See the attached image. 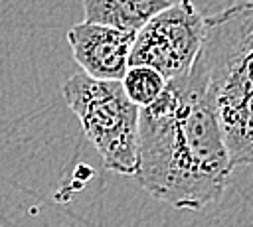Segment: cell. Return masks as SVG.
Masks as SVG:
<instances>
[{
    "label": "cell",
    "instance_id": "5b68a950",
    "mask_svg": "<svg viewBox=\"0 0 253 227\" xmlns=\"http://www.w3.org/2000/svg\"><path fill=\"white\" fill-rule=\"evenodd\" d=\"M134 36V32H123L85 20L67 30L73 59L81 65L83 73L115 81H121L128 67Z\"/></svg>",
    "mask_w": 253,
    "mask_h": 227
},
{
    "label": "cell",
    "instance_id": "277c9868",
    "mask_svg": "<svg viewBox=\"0 0 253 227\" xmlns=\"http://www.w3.org/2000/svg\"><path fill=\"white\" fill-rule=\"evenodd\" d=\"M204 30V16L192 0L168 4L136 32L128 67L148 65L166 81L184 75L200 51Z\"/></svg>",
    "mask_w": 253,
    "mask_h": 227
},
{
    "label": "cell",
    "instance_id": "52a82bcc",
    "mask_svg": "<svg viewBox=\"0 0 253 227\" xmlns=\"http://www.w3.org/2000/svg\"><path fill=\"white\" fill-rule=\"evenodd\" d=\"M121 83H123L126 97L140 109V107L150 105L162 93L166 79L148 65H130L126 67Z\"/></svg>",
    "mask_w": 253,
    "mask_h": 227
},
{
    "label": "cell",
    "instance_id": "8992f818",
    "mask_svg": "<svg viewBox=\"0 0 253 227\" xmlns=\"http://www.w3.org/2000/svg\"><path fill=\"white\" fill-rule=\"evenodd\" d=\"M168 4L170 0H83V14L85 22L136 34Z\"/></svg>",
    "mask_w": 253,
    "mask_h": 227
},
{
    "label": "cell",
    "instance_id": "3957f363",
    "mask_svg": "<svg viewBox=\"0 0 253 227\" xmlns=\"http://www.w3.org/2000/svg\"><path fill=\"white\" fill-rule=\"evenodd\" d=\"M61 93L105 168L132 176L138 162V107L126 97L123 83L75 73Z\"/></svg>",
    "mask_w": 253,
    "mask_h": 227
},
{
    "label": "cell",
    "instance_id": "7a4b0ae2",
    "mask_svg": "<svg viewBox=\"0 0 253 227\" xmlns=\"http://www.w3.org/2000/svg\"><path fill=\"white\" fill-rule=\"evenodd\" d=\"M192 63L213 105L229 164L253 166V0L204 18Z\"/></svg>",
    "mask_w": 253,
    "mask_h": 227
},
{
    "label": "cell",
    "instance_id": "6da1fadb",
    "mask_svg": "<svg viewBox=\"0 0 253 227\" xmlns=\"http://www.w3.org/2000/svg\"><path fill=\"white\" fill-rule=\"evenodd\" d=\"M136 154L132 176L148 195L194 211L219 201L233 168L194 67L168 79L162 93L138 109Z\"/></svg>",
    "mask_w": 253,
    "mask_h": 227
}]
</instances>
